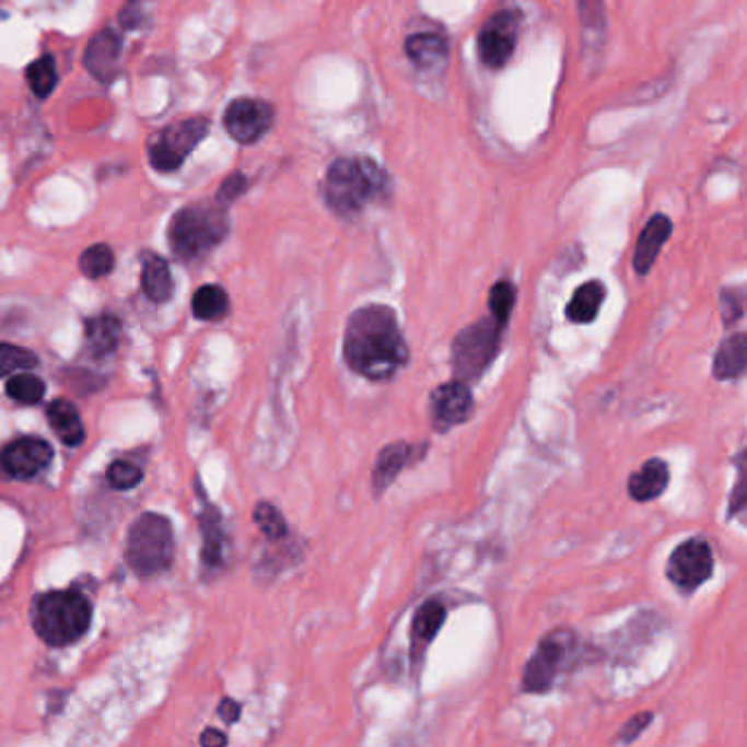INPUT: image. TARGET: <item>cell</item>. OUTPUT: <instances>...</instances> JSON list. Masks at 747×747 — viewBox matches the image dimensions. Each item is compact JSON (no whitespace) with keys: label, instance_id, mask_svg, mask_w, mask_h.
Instances as JSON below:
<instances>
[{"label":"cell","instance_id":"obj_25","mask_svg":"<svg viewBox=\"0 0 747 747\" xmlns=\"http://www.w3.org/2000/svg\"><path fill=\"white\" fill-rule=\"evenodd\" d=\"M229 294L220 285H202L191 301L194 316L200 320H218L229 314Z\"/></svg>","mask_w":747,"mask_h":747},{"label":"cell","instance_id":"obj_20","mask_svg":"<svg viewBox=\"0 0 747 747\" xmlns=\"http://www.w3.org/2000/svg\"><path fill=\"white\" fill-rule=\"evenodd\" d=\"M745 364H747V345H745V334L738 331L721 342L714 355L712 373L716 380H736L745 373Z\"/></svg>","mask_w":747,"mask_h":747},{"label":"cell","instance_id":"obj_34","mask_svg":"<svg viewBox=\"0 0 747 747\" xmlns=\"http://www.w3.org/2000/svg\"><path fill=\"white\" fill-rule=\"evenodd\" d=\"M653 721V714L651 712H638V714H633L625 725H622V730H620V734H618V743H631L633 738H638L646 727H649V723Z\"/></svg>","mask_w":747,"mask_h":747},{"label":"cell","instance_id":"obj_8","mask_svg":"<svg viewBox=\"0 0 747 747\" xmlns=\"http://www.w3.org/2000/svg\"><path fill=\"white\" fill-rule=\"evenodd\" d=\"M572 649H574V633H570L568 629H559L548 633L537 651L533 653V657L528 660L526 668H524V679H522V688L526 692H548L557 679V675L568 666V660L572 657Z\"/></svg>","mask_w":747,"mask_h":747},{"label":"cell","instance_id":"obj_38","mask_svg":"<svg viewBox=\"0 0 747 747\" xmlns=\"http://www.w3.org/2000/svg\"><path fill=\"white\" fill-rule=\"evenodd\" d=\"M226 734H222V732H218V730H207L202 736H200V743L202 745H207V747H211V745H226Z\"/></svg>","mask_w":747,"mask_h":747},{"label":"cell","instance_id":"obj_1","mask_svg":"<svg viewBox=\"0 0 747 747\" xmlns=\"http://www.w3.org/2000/svg\"><path fill=\"white\" fill-rule=\"evenodd\" d=\"M345 362L358 375L386 382L408 362V345L397 314L386 305H366L351 314L342 345Z\"/></svg>","mask_w":747,"mask_h":747},{"label":"cell","instance_id":"obj_31","mask_svg":"<svg viewBox=\"0 0 747 747\" xmlns=\"http://www.w3.org/2000/svg\"><path fill=\"white\" fill-rule=\"evenodd\" d=\"M513 305H515V288L509 281H498L489 294V310H491V318L500 327L509 323Z\"/></svg>","mask_w":747,"mask_h":747},{"label":"cell","instance_id":"obj_11","mask_svg":"<svg viewBox=\"0 0 747 747\" xmlns=\"http://www.w3.org/2000/svg\"><path fill=\"white\" fill-rule=\"evenodd\" d=\"M54 460V450L47 441L23 436L0 452V471L16 480H30L45 471Z\"/></svg>","mask_w":747,"mask_h":747},{"label":"cell","instance_id":"obj_24","mask_svg":"<svg viewBox=\"0 0 747 747\" xmlns=\"http://www.w3.org/2000/svg\"><path fill=\"white\" fill-rule=\"evenodd\" d=\"M121 320L113 314H102L86 320V340L95 355H108L121 340Z\"/></svg>","mask_w":747,"mask_h":747},{"label":"cell","instance_id":"obj_30","mask_svg":"<svg viewBox=\"0 0 747 747\" xmlns=\"http://www.w3.org/2000/svg\"><path fill=\"white\" fill-rule=\"evenodd\" d=\"M45 393H47V386L36 375L21 373L8 382V395L21 404H38L45 397Z\"/></svg>","mask_w":747,"mask_h":747},{"label":"cell","instance_id":"obj_6","mask_svg":"<svg viewBox=\"0 0 747 747\" xmlns=\"http://www.w3.org/2000/svg\"><path fill=\"white\" fill-rule=\"evenodd\" d=\"M502 329L493 318L465 327L452 345L454 377L460 382L478 380L500 351Z\"/></svg>","mask_w":747,"mask_h":747},{"label":"cell","instance_id":"obj_10","mask_svg":"<svg viewBox=\"0 0 747 747\" xmlns=\"http://www.w3.org/2000/svg\"><path fill=\"white\" fill-rule=\"evenodd\" d=\"M275 124V108L268 102L242 97L229 104L224 113L226 132L242 145L257 143Z\"/></svg>","mask_w":747,"mask_h":747},{"label":"cell","instance_id":"obj_37","mask_svg":"<svg viewBox=\"0 0 747 747\" xmlns=\"http://www.w3.org/2000/svg\"><path fill=\"white\" fill-rule=\"evenodd\" d=\"M240 714H242V705H240L237 701L224 699V701L220 703V716H222L226 723H235V721L240 719Z\"/></svg>","mask_w":747,"mask_h":747},{"label":"cell","instance_id":"obj_18","mask_svg":"<svg viewBox=\"0 0 747 747\" xmlns=\"http://www.w3.org/2000/svg\"><path fill=\"white\" fill-rule=\"evenodd\" d=\"M668 467L660 458L646 460L635 474L629 478V495L638 502H649L660 498L668 485Z\"/></svg>","mask_w":747,"mask_h":747},{"label":"cell","instance_id":"obj_2","mask_svg":"<svg viewBox=\"0 0 747 747\" xmlns=\"http://www.w3.org/2000/svg\"><path fill=\"white\" fill-rule=\"evenodd\" d=\"M386 172L369 159H338L325 176V202L345 220L358 218L373 200L388 196Z\"/></svg>","mask_w":747,"mask_h":747},{"label":"cell","instance_id":"obj_32","mask_svg":"<svg viewBox=\"0 0 747 747\" xmlns=\"http://www.w3.org/2000/svg\"><path fill=\"white\" fill-rule=\"evenodd\" d=\"M255 524L268 539H281L288 535V524L281 511L270 502H259L255 509Z\"/></svg>","mask_w":747,"mask_h":747},{"label":"cell","instance_id":"obj_7","mask_svg":"<svg viewBox=\"0 0 747 747\" xmlns=\"http://www.w3.org/2000/svg\"><path fill=\"white\" fill-rule=\"evenodd\" d=\"M209 135V121L202 117L185 119L167 126L150 139L148 154L154 170L170 174L183 167L187 156L200 145V141Z\"/></svg>","mask_w":747,"mask_h":747},{"label":"cell","instance_id":"obj_5","mask_svg":"<svg viewBox=\"0 0 747 747\" xmlns=\"http://www.w3.org/2000/svg\"><path fill=\"white\" fill-rule=\"evenodd\" d=\"M174 528L156 513L141 515L128 535V563L141 576H156L174 563Z\"/></svg>","mask_w":747,"mask_h":747},{"label":"cell","instance_id":"obj_29","mask_svg":"<svg viewBox=\"0 0 747 747\" xmlns=\"http://www.w3.org/2000/svg\"><path fill=\"white\" fill-rule=\"evenodd\" d=\"M38 355L32 353L30 349L14 347L8 342H0V377L14 375L16 371H27L38 366Z\"/></svg>","mask_w":747,"mask_h":747},{"label":"cell","instance_id":"obj_23","mask_svg":"<svg viewBox=\"0 0 747 747\" xmlns=\"http://www.w3.org/2000/svg\"><path fill=\"white\" fill-rule=\"evenodd\" d=\"M406 54L412 60V65H417L423 71H430V69H439L441 65H445L450 49L441 36L419 34V36L408 38Z\"/></svg>","mask_w":747,"mask_h":747},{"label":"cell","instance_id":"obj_27","mask_svg":"<svg viewBox=\"0 0 747 747\" xmlns=\"http://www.w3.org/2000/svg\"><path fill=\"white\" fill-rule=\"evenodd\" d=\"M27 82L34 91L36 97L40 100H47L56 84H58V71H56V62L51 56H45L40 60H36L30 69H27Z\"/></svg>","mask_w":747,"mask_h":747},{"label":"cell","instance_id":"obj_15","mask_svg":"<svg viewBox=\"0 0 747 747\" xmlns=\"http://www.w3.org/2000/svg\"><path fill=\"white\" fill-rule=\"evenodd\" d=\"M670 233H673V224L666 215H653L649 220V224L644 226V231L640 233L638 244H635L633 268L638 275H646L653 268V264H655L662 246L670 237Z\"/></svg>","mask_w":747,"mask_h":747},{"label":"cell","instance_id":"obj_9","mask_svg":"<svg viewBox=\"0 0 747 747\" xmlns=\"http://www.w3.org/2000/svg\"><path fill=\"white\" fill-rule=\"evenodd\" d=\"M712 568L714 559L708 541L692 537L673 550L666 563V576L675 587L692 592L712 576Z\"/></svg>","mask_w":747,"mask_h":747},{"label":"cell","instance_id":"obj_28","mask_svg":"<svg viewBox=\"0 0 747 747\" xmlns=\"http://www.w3.org/2000/svg\"><path fill=\"white\" fill-rule=\"evenodd\" d=\"M113 268H115V253L106 244H95V246L86 248L84 255L80 257V270L89 279H102V277L110 275Z\"/></svg>","mask_w":747,"mask_h":747},{"label":"cell","instance_id":"obj_16","mask_svg":"<svg viewBox=\"0 0 747 747\" xmlns=\"http://www.w3.org/2000/svg\"><path fill=\"white\" fill-rule=\"evenodd\" d=\"M415 450L412 445L399 441V443H390L382 450V454L377 456L375 469H373V493L382 495L393 480L404 471L406 465H410L415 460Z\"/></svg>","mask_w":747,"mask_h":747},{"label":"cell","instance_id":"obj_36","mask_svg":"<svg viewBox=\"0 0 747 747\" xmlns=\"http://www.w3.org/2000/svg\"><path fill=\"white\" fill-rule=\"evenodd\" d=\"M721 312H723L725 325L736 323L743 316V299H740V294H736L732 290H725L723 296H721Z\"/></svg>","mask_w":747,"mask_h":747},{"label":"cell","instance_id":"obj_21","mask_svg":"<svg viewBox=\"0 0 747 747\" xmlns=\"http://www.w3.org/2000/svg\"><path fill=\"white\" fill-rule=\"evenodd\" d=\"M47 419L51 423V428L56 430V434L62 439V443L78 447L84 443L86 432H84V423L80 419L78 408L67 401V399H58L49 406L47 410Z\"/></svg>","mask_w":747,"mask_h":747},{"label":"cell","instance_id":"obj_17","mask_svg":"<svg viewBox=\"0 0 747 747\" xmlns=\"http://www.w3.org/2000/svg\"><path fill=\"white\" fill-rule=\"evenodd\" d=\"M447 616L445 605L439 598L425 600L412 620V660H421L425 646L434 640Z\"/></svg>","mask_w":747,"mask_h":747},{"label":"cell","instance_id":"obj_13","mask_svg":"<svg viewBox=\"0 0 747 747\" xmlns=\"http://www.w3.org/2000/svg\"><path fill=\"white\" fill-rule=\"evenodd\" d=\"M474 397L465 382L454 380L430 393V419L439 432L465 423L471 417Z\"/></svg>","mask_w":747,"mask_h":747},{"label":"cell","instance_id":"obj_14","mask_svg":"<svg viewBox=\"0 0 747 747\" xmlns=\"http://www.w3.org/2000/svg\"><path fill=\"white\" fill-rule=\"evenodd\" d=\"M121 49H124V40L113 30L97 34L91 40L86 49V58H84L86 69L93 73V78H97L100 82H108L117 71Z\"/></svg>","mask_w":747,"mask_h":747},{"label":"cell","instance_id":"obj_33","mask_svg":"<svg viewBox=\"0 0 747 747\" xmlns=\"http://www.w3.org/2000/svg\"><path fill=\"white\" fill-rule=\"evenodd\" d=\"M143 478V471L126 460H115L108 467V480L115 489H135Z\"/></svg>","mask_w":747,"mask_h":747},{"label":"cell","instance_id":"obj_3","mask_svg":"<svg viewBox=\"0 0 747 747\" xmlns=\"http://www.w3.org/2000/svg\"><path fill=\"white\" fill-rule=\"evenodd\" d=\"M93 609L82 592H49L34 603L36 633L51 646L78 642L91 627Z\"/></svg>","mask_w":747,"mask_h":747},{"label":"cell","instance_id":"obj_12","mask_svg":"<svg viewBox=\"0 0 747 747\" xmlns=\"http://www.w3.org/2000/svg\"><path fill=\"white\" fill-rule=\"evenodd\" d=\"M517 45V14L515 12H498L487 21L478 36V54L480 60L489 69L504 67Z\"/></svg>","mask_w":747,"mask_h":747},{"label":"cell","instance_id":"obj_22","mask_svg":"<svg viewBox=\"0 0 747 747\" xmlns=\"http://www.w3.org/2000/svg\"><path fill=\"white\" fill-rule=\"evenodd\" d=\"M603 301H605V285L600 281H587L581 288H576V292L572 294L565 307V316L568 320L576 325H587L598 316Z\"/></svg>","mask_w":747,"mask_h":747},{"label":"cell","instance_id":"obj_35","mask_svg":"<svg viewBox=\"0 0 747 747\" xmlns=\"http://www.w3.org/2000/svg\"><path fill=\"white\" fill-rule=\"evenodd\" d=\"M246 187H248V180H246L244 174H233V176H229V178L222 183L220 191H218V202H233V200H237V198L246 191Z\"/></svg>","mask_w":747,"mask_h":747},{"label":"cell","instance_id":"obj_19","mask_svg":"<svg viewBox=\"0 0 747 747\" xmlns=\"http://www.w3.org/2000/svg\"><path fill=\"white\" fill-rule=\"evenodd\" d=\"M141 261H143L141 283H143L145 296L154 303L170 301L174 294V279H172L170 264L156 253H143Z\"/></svg>","mask_w":747,"mask_h":747},{"label":"cell","instance_id":"obj_4","mask_svg":"<svg viewBox=\"0 0 747 747\" xmlns=\"http://www.w3.org/2000/svg\"><path fill=\"white\" fill-rule=\"evenodd\" d=\"M229 233V220L218 205H191L180 209L170 224V246L183 261H196L211 253Z\"/></svg>","mask_w":747,"mask_h":747},{"label":"cell","instance_id":"obj_26","mask_svg":"<svg viewBox=\"0 0 747 747\" xmlns=\"http://www.w3.org/2000/svg\"><path fill=\"white\" fill-rule=\"evenodd\" d=\"M200 524H202V535H205V548H202V557L207 565H220L224 559V530H222V522L215 509H209L207 513L200 515Z\"/></svg>","mask_w":747,"mask_h":747}]
</instances>
